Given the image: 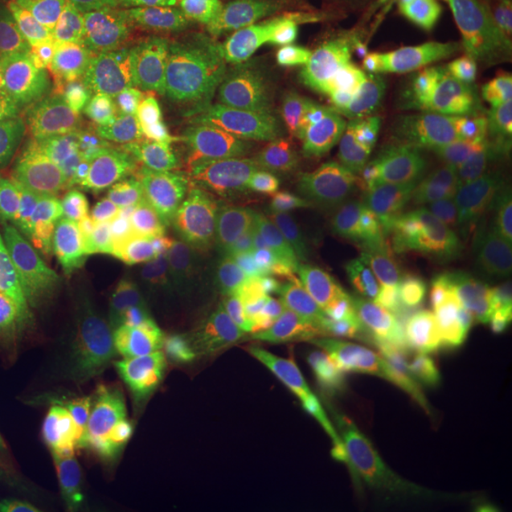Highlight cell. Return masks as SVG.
I'll use <instances>...</instances> for the list:
<instances>
[{
	"mask_svg": "<svg viewBox=\"0 0 512 512\" xmlns=\"http://www.w3.org/2000/svg\"><path fill=\"white\" fill-rule=\"evenodd\" d=\"M285 390L313 419L362 433L413 424L430 413L419 367L399 342H353L336 370L288 376Z\"/></svg>",
	"mask_w": 512,
	"mask_h": 512,
	"instance_id": "obj_9",
	"label": "cell"
},
{
	"mask_svg": "<svg viewBox=\"0 0 512 512\" xmlns=\"http://www.w3.org/2000/svg\"><path fill=\"white\" fill-rule=\"evenodd\" d=\"M0 282H18L15 276V254H12V237H9V222L0 194Z\"/></svg>",
	"mask_w": 512,
	"mask_h": 512,
	"instance_id": "obj_30",
	"label": "cell"
},
{
	"mask_svg": "<svg viewBox=\"0 0 512 512\" xmlns=\"http://www.w3.org/2000/svg\"><path fill=\"white\" fill-rule=\"evenodd\" d=\"M37 512H185L183 504L134 464L109 421L94 416L49 473Z\"/></svg>",
	"mask_w": 512,
	"mask_h": 512,
	"instance_id": "obj_16",
	"label": "cell"
},
{
	"mask_svg": "<svg viewBox=\"0 0 512 512\" xmlns=\"http://www.w3.org/2000/svg\"><path fill=\"white\" fill-rule=\"evenodd\" d=\"M251 339L288 376H325L345 362L353 330L342 293L308 279H288L254 319Z\"/></svg>",
	"mask_w": 512,
	"mask_h": 512,
	"instance_id": "obj_18",
	"label": "cell"
},
{
	"mask_svg": "<svg viewBox=\"0 0 512 512\" xmlns=\"http://www.w3.org/2000/svg\"><path fill=\"white\" fill-rule=\"evenodd\" d=\"M77 390L72 356L60 350L0 365V510L20 501L46 467Z\"/></svg>",
	"mask_w": 512,
	"mask_h": 512,
	"instance_id": "obj_13",
	"label": "cell"
},
{
	"mask_svg": "<svg viewBox=\"0 0 512 512\" xmlns=\"http://www.w3.org/2000/svg\"><path fill=\"white\" fill-rule=\"evenodd\" d=\"M421 387L427 404L444 419L512 433V402L487 362L436 379H421Z\"/></svg>",
	"mask_w": 512,
	"mask_h": 512,
	"instance_id": "obj_24",
	"label": "cell"
},
{
	"mask_svg": "<svg viewBox=\"0 0 512 512\" xmlns=\"http://www.w3.org/2000/svg\"><path fill=\"white\" fill-rule=\"evenodd\" d=\"M510 126L481 109L441 111L396 140L410 259L493 285L498 188Z\"/></svg>",
	"mask_w": 512,
	"mask_h": 512,
	"instance_id": "obj_5",
	"label": "cell"
},
{
	"mask_svg": "<svg viewBox=\"0 0 512 512\" xmlns=\"http://www.w3.org/2000/svg\"><path fill=\"white\" fill-rule=\"evenodd\" d=\"M106 421L131 461L174 495L185 512H228L248 478L234 447L228 396Z\"/></svg>",
	"mask_w": 512,
	"mask_h": 512,
	"instance_id": "obj_7",
	"label": "cell"
},
{
	"mask_svg": "<svg viewBox=\"0 0 512 512\" xmlns=\"http://www.w3.org/2000/svg\"><path fill=\"white\" fill-rule=\"evenodd\" d=\"M416 484L367 444L322 441L271 487L268 512H410Z\"/></svg>",
	"mask_w": 512,
	"mask_h": 512,
	"instance_id": "obj_15",
	"label": "cell"
},
{
	"mask_svg": "<svg viewBox=\"0 0 512 512\" xmlns=\"http://www.w3.org/2000/svg\"><path fill=\"white\" fill-rule=\"evenodd\" d=\"M180 282L214 328L239 339L271 299L276 274L245 239L234 237L191 251Z\"/></svg>",
	"mask_w": 512,
	"mask_h": 512,
	"instance_id": "obj_20",
	"label": "cell"
},
{
	"mask_svg": "<svg viewBox=\"0 0 512 512\" xmlns=\"http://www.w3.org/2000/svg\"><path fill=\"white\" fill-rule=\"evenodd\" d=\"M15 276L60 328L146 285L154 242L140 208L111 202L83 160H46L0 177Z\"/></svg>",
	"mask_w": 512,
	"mask_h": 512,
	"instance_id": "obj_2",
	"label": "cell"
},
{
	"mask_svg": "<svg viewBox=\"0 0 512 512\" xmlns=\"http://www.w3.org/2000/svg\"><path fill=\"white\" fill-rule=\"evenodd\" d=\"M376 32L399 77L441 92L512 97V20H410Z\"/></svg>",
	"mask_w": 512,
	"mask_h": 512,
	"instance_id": "obj_12",
	"label": "cell"
},
{
	"mask_svg": "<svg viewBox=\"0 0 512 512\" xmlns=\"http://www.w3.org/2000/svg\"><path fill=\"white\" fill-rule=\"evenodd\" d=\"M60 325L20 282H0V365L55 350Z\"/></svg>",
	"mask_w": 512,
	"mask_h": 512,
	"instance_id": "obj_26",
	"label": "cell"
},
{
	"mask_svg": "<svg viewBox=\"0 0 512 512\" xmlns=\"http://www.w3.org/2000/svg\"><path fill=\"white\" fill-rule=\"evenodd\" d=\"M282 163L251 128H168L146 202L165 242L163 279L180 282L191 251L245 234Z\"/></svg>",
	"mask_w": 512,
	"mask_h": 512,
	"instance_id": "obj_6",
	"label": "cell"
},
{
	"mask_svg": "<svg viewBox=\"0 0 512 512\" xmlns=\"http://www.w3.org/2000/svg\"><path fill=\"white\" fill-rule=\"evenodd\" d=\"M168 126L163 120H148L117 128L94 137L86 165L94 183L117 205H146L163 168Z\"/></svg>",
	"mask_w": 512,
	"mask_h": 512,
	"instance_id": "obj_23",
	"label": "cell"
},
{
	"mask_svg": "<svg viewBox=\"0 0 512 512\" xmlns=\"http://www.w3.org/2000/svg\"><path fill=\"white\" fill-rule=\"evenodd\" d=\"M271 487H274V481L248 476L231 498L228 512H268V507H271Z\"/></svg>",
	"mask_w": 512,
	"mask_h": 512,
	"instance_id": "obj_29",
	"label": "cell"
},
{
	"mask_svg": "<svg viewBox=\"0 0 512 512\" xmlns=\"http://www.w3.org/2000/svg\"><path fill=\"white\" fill-rule=\"evenodd\" d=\"M433 282L410 262H384L342 291L353 342L407 345L413 319L430 299Z\"/></svg>",
	"mask_w": 512,
	"mask_h": 512,
	"instance_id": "obj_21",
	"label": "cell"
},
{
	"mask_svg": "<svg viewBox=\"0 0 512 512\" xmlns=\"http://www.w3.org/2000/svg\"><path fill=\"white\" fill-rule=\"evenodd\" d=\"M92 134L66 109L23 23L0 26V177L46 160H83Z\"/></svg>",
	"mask_w": 512,
	"mask_h": 512,
	"instance_id": "obj_14",
	"label": "cell"
},
{
	"mask_svg": "<svg viewBox=\"0 0 512 512\" xmlns=\"http://www.w3.org/2000/svg\"><path fill=\"white\" fill-rule=\"evenodd\" d=\"M52 15L86 32L106 55L160 94L168 66L183 46L200 0H37Z\"/></svg>",
	"mask_w": 512,
	"mask_h": 512,
	"instance_id": "obj_17",
	"label": "cell"
},
{
	"mask_svg": "<svg viewBox=\"0 0 512 512\" xmlns=\"http://www.w3.org/2000/svg\"><path fill=\"white\" fill-rule=\"evenodd\" d=\"M157 109L168 128H251V40L200 6L180 52L168 66Z\"/></svg>",
	"mask_w": 512,
	"mask_h": 512,
	"instance_id": "obj_10",
	"label": "cell"
},
{
	"mask_svg": "<svg viewBox=\"0 0 512 512\" xmlns=\"http://www.w3.org/2000/svg\"><path fill=\"white\" fill-rule=\"evenodd\" d=\"M72 362L103 419L217 399L242 384L239 339L214 328L174 279L146 282L77 322Z\"/></svg>",
	"mask_w": 512,
	"mask_h": 512,
	"instance_id": "obj_3",
	"label": "cell"
},
{
	"mask_svg": "<svg viewBox=\"0 0 512 512\" xmlns=\"http://www.w3.org/2000/svg\"><path fill=\"white\" fill-rule=\"evenodd\" d=\"M245 242L276 279H308L339 293L376 265L413 262L396 143L367 137L282 163Z\"/></svg>",
	"mask_w": 512,
	"mask_h": 512,
	"instance_id": "obj_1",
	"label": "cell"
},
{
	"mask_svg": "<svg viewBox=\"0 0 512 512\" xmlns=\"http://www.w3.org/2000/svg\"><path fill=\"white\" fill-rule=\"evenodd\" d=\"M407 350L421 379H436L487 362L484 328L470 296L461 288L430 293L413 319Z\"/></svg>",
	"mask_w": 512,
	"mask_h": 512,
	"instance_id": "obj_22",
	"label": "cell"
},
{
	"mask_svg": "<svg viewBox=\"0 0 512 512\" xmlns=\"http://www.w3.org/2000/svg\"><path fill=\"white\" fill-rule=\"evenodd\" d=\"M245 40L330 20L350 23L353 0H200Z\"/></svg>",
	"mask_w": 512,
	"mask_h": 512,
	"instance_id": "obj_25",
	"label": "cell"
},
{
	"mask_svg": "<svg viewBox=\"0 0 512 512\" xmlns=\"http://www.w3.org/2000/svg\"><path fill=\"white\" fill-rule=\"evenodd\" d=\"M362 444L393 461L430 498L464 512H512V433L453 419L367 433Z\"/></svg>",
	"mask_w": 512,
	"mask_h": 512,
	"instance_id": "obj_8",
	"label": "cell"
},
{
	"mask_svg": "<svg viewBox=\"0 0 512 512\" xmlns=\"http://www.w3.org/2000/svg\"><path fill=\"white\" fill-rule=\"evenodd\" d=\"M410 512H464V510H456V507H447V504H441V501H436V498H424V501H419L416 507Z\"/></svg>",
	"mask_w": 512,
	"mask_h": 512,
	"instance_id": "obj_31",
	"label": "cell"
},
{
	"mask_svg": "<svg viewBox=\"0 0 512 512\" xmlns=\"http://www.w3.org/2000/svg\"><path fill=\"white\" fill-rule=\"evenodd\" d=\"M251 60V131L285 163L373 137L402 80L376 29L330 20L256 37Z\"/></svg>",
	"mask_w": 512,
	"mask_h": 512,
	"instance_id": "obj_4",
	"label": "cell"
},
{
	"mask_svg": "<svg viewBox=\"0 0 512 512\" xmlns=\"http://www.w3.org/2000/svg\"><path fill=\"white\" fill-rule=\"evenodd\" d=\"M20 23L35 40L66 109L92 134V140L134 123L163 120L157 94L123 72L86 32L52 15L37 0L23 6Z\"/></svg>",
	"mask_w": 512,
	"mask_h": 512,
	"instance_id": "obj_11",
	"label": "cell"
},
{
	"mask_svg": "<svg viewBox=\"0 0 512 512\" xmlns=\"http://www.w3.org/2000/svg\"><path fill=\"white\" fill-rule=\"evenodd\" d=\"M353 18L382 26L410 20H512V0H353Z\"/></svg>",
	"mask_w": 512,
	"mask_h": 512,
	"instance_id": "obj_27",
	"label": "cell"
},
{
	"mask_svg": "<svg viewBox=\"0 0 512 512\" xmlns=\"http://www.w3.org/2000/svg\"><path fill=\"white\" fill-rule=\"evenodd\" d=\"M228 407L234 447L251 478L276 481L296 458L333 439L325 421L313 419L293 404L285 384L279 390L239 384L228 393Z\"/></svg>",
	"mask_w": 512,
	"mask_h": 512,
	"instance_id": "obj_19",
	"label": "cell"
},
{
	"mask_svg": "<svg viewBox=\"0 0 512 512\" xmlns=\"http://www.w3.org/2000/svg\"><path fill=\"white\" fill-rule=\"evenodd\" d=\"M493 268L501 291L512 299V126L507 137L501 188H498V208H495V242H493Z\"/></svg>",
	"mask_w": 512,
	"mask_h": 512,
	"instance_id": "obj_28",
	"label": "cell"
}]
</instances>
